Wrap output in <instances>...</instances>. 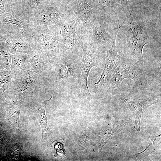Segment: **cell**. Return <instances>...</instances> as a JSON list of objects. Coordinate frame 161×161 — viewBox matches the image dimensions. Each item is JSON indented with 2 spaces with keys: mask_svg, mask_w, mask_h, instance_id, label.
<instances>
[{
  "mask_svg": "<svg viewBox=\"0 0 161 161\" xmlns=\"http://www.w3.org/2000/svg\"><path fill=\"white\" fill-rule=\"evenodd\" d=\"M61 26L55 25L36 28L26 25L25 28L27 33L41 45L52 65L60 60L59 47L63 40Z\"/></svg>",
  "mask_w": 161,
  "mask_h": 161,
  "instance_id": "cell-1",
  "label": "cell"
},
{
  "mask_svg": "<svg viewBox=\"0 0 161 161\" xmlns=\"http://www.w3.org/2000/svg\"><path fill=\"white\" fill-rule=\"evenodd\" d=\"M70 15L67 6L61 4H41L27 18L26 25L36 28L61 25Z\"/></svg>",
  "mask_w": 161,
  "mask_h": 161,
  "instance_id": "cell-2",
  "label": "cell"
},
{
  "mask_svg": "<svg viewBox=\"0 0 161 161\" xmlns=\"http://www.w3.org/2000/svg\"><path fill=\"white\" fill-rule=\"evenodd\" d=\"M67 7L78 24L79 35H85L93 23L100 18L93 0H75Z\"/></svg>",
  "mask_w": 161,
  "mask_h": 161,
  "instance_id": "cell-3",
  "label": "cell"
},
{
  "mask_svg": "<svg viewBox=\"0 0 161 161\" xmlns=\"http://www.w3.org/2000/svg\"><path fill=\"white\" fill-rule=\"evenodd\" d=\"M1 45L11 54L16 53H30L38 43L25 29L16 32L8 30L1 35Z\"/></svg>",
  "mask_w": 161,
  "mask_h": 161,
  "instance_id": "cell-4",
  "label": "cell"
},
{
  "mask_svg": "<svg viewBox=\"0 0 161 161\" xmlns=\"http://www.w3.org/2000/svg\"><path fill=\"white\" fill-rule=\"evenodd\" d=\"M78 41L82 51V58L80 66L81 72L80 83L83 89L90 94L87 84L88 78L91 69L97 67L100 60L98 48L85 37L79 35Z\"/></svg>",
  "mask_w": 161,
  "mask_h": 161,
  "instance_id": "cell-5",
  "label": "cell"
},
{
  "mask_svg": "<svg viewBox=\"0 0 161 161\" xmlns=\"http://www.w3.org/2000/svg\"><path fill=\"white\" fill-rule=\"evenodd\" d=\"M112 22L99 18L92 24L86 34L83 36L98 48L111 47L121 26L114 33Z\"/></svg>",
  "mask_w": 161,
  "mask_h": 161,
  "instance_id": "cell-6",
  "label": "cell"
},
{
  "mask_svg": "<svg viewBox=\"0 0 161 161\" xmlns=\"http://www.w3.org/2000/svg\"><path fill=\"white\" fill-rule=\"evenodd\" d=\"M44 77L31 70L18 75L15 90L16 99L23 100L29 97H35L42 88Z\"/></svg>",
  "mask_w": 161,
  "mask_h": 161,
  "instance_id": "cell-7",
  "label": "cell"
},
{
  "mask_svg": "<svg viewBox=\"0 0 161 161\" xmlns=\"http://www.w3.org/2000/svg\"><path fill=\"white\" fill-rule=\"evenodd\" d=\"M28 60L30 70L38 75L45 77L51 72L52 64L38 42L32 51L28 54Z\"/></svg>",
  "mask_w": 161,
  "mask_h": 161,
  "instance_id": "cell-8",
  "label": "cell"
},
{
  "mask_svg": "<svg viewBox=\"0 0 161 161\" xmlns=\"http://www.w3.org/2000/svg\"><path fill=\"white\" fill-rule=\"evenodd\" d=\"M116 37L109 49L107 51L104 69L99 79L94 84L97 88H100L107 86L112 73L122 60L116 50Z\"/></svg>",
  "mask_w": 161,
  "mask_h": 161,
  "instance_id": "cell-9",
  "label": "cell"
},
{
  "mask_svg": "<svg viewBox=\"0 0 161 161\" xmlns=\"http://www.w3.org/2000/svg\"><path fill=\"white\" fill-rule=\"evenodd\" d=\"M159 99L154 96L136 99H126L124 100L126 106L132 112L135 120L134 128L140 131V121L144 112L148 108L158 102Z\"/></svg>",
  "mask_w": 161,
  "mask_h": 161,
  "instance_id": "cell-10",
  "label": "cell"
},
{
  "mask_svg": "<svg viewBox=\"0 0 161 161\" xmlns=\"http://www.w3.org/2000/svg\"><path fill=\"white\" fill-rule=\"evenodd\" d=\"M131 24L132 32V43L134 48V53L137 62L143 66L144 64L143 49L148 41L144 33L138 25L132 16Z\"/></svg>",
  "mask_w": 161,
  "mask_h": 161,
  "instance_id": "cell-11",
  "label": "cell"
},
{
  "mask_svg": "<svg viewBox=\"0 0 161 161\" xmlns=\"http://www.w3.org/2000/svg\"><path fill=\"white\" fill-rule=\"evenodd\" d=\"M18 75L10 70L0 69V96L15 97Z\"/></svg>",
  "mask_w": 161,
  "mask_h": 161,
  "instance_id": "cell-12",
  "label": "cell"
},
{
  "mask_svg": "<svg viewBox=\"0 0 161 161\" xmlns=\"http://www.w3.org/2000/svg\"><path fill=\"white\" fill-rule=\"evenodd\" d=\"M48 100L42 101L37 97H33V106L35 110L37 118L40 125L42 130L41 141L45 142L47 140L49 129L47 123V117L46 114V109L47 103L52 99L54 92Z\"/></svg>",
  "mask_w": 161,
  "mask_h": 161,
  "instance_id": "cell-13",
  "label": "cell"
},
{
  "mask_svg": "<svg viewBox=\"0 0 161 161\" xmlns=\"http://www.w3.org/2000/svg\"><path fill=\"white\" fill-rule=\"evenodd\" d=\"M126 78H131L139 86H142L145 76L142 66L137 62L122 59L121 62Z\"/></svg>",
  "mask_w": 161,
  "mask_h": 161,
  "instance_id": "cell-14",
  "label": "cell"
},
{
  "mask_svg": "<svg viewBox=\"0 0 161 161\" xmlns=\"http://www.w3.org/2000/svg\"><path fill=\"white\" fill-rule=\"evenodd\" d=\"M72 53L68 56L60 58L58 62L59 64L55 75L59 79L66 80L74 75L75 65L72 59Z\"/></svg>",
  "mask_w": 161,
  "mask_h": 161,
  "instance_id": "cell-15",
  "label": "cell"
},
{
  "mask_svg": "<svg viewBox=\"0 0 161 161\" xmlns=\"http://www.w3.org/2000/svg\"><path fill=\"white\" fill-rule=\"evenodd\" d=\"M23 104V100H17L9 104L7 108L11 126L13 129L20 131H23L20 120V111Z\"/></svg>",
  "mask_w": 161,
  "mask_h": 161,
  "instance_id": "cell-16",
  "label": "cell"
},
{
  "mask_svg": "<svg viewBox=\"0 0 161 161\" xmlns=\"http://www.w3.org/2000/svg\"><path fill=\"white\" fill-rule=\"evenodd\" d=\"M12 63L10 69L18 75L30 70L28 60V54L16 53L12 54Z\"/></svg>",
  "mask_w": 161,
  "mask_h": 161,
  "instance_id": "cell-17",
  "label": "cell"
},
{
  "mask_svg": "<svg viewBox=\"0 0 161 161\" xmlns=\"http://www.w3.org/2000/svg\"><path fill=\"white\" fill-rule=\"evenodd\" d=\"M61 32L63 39L78 37L80 35L79 27L76 21L71 15L61 25Z\"/></svg>",
  "mask_w": 161,
  "mask_h": 161,
  "instance_id": "cell-18",
  "label": "cell"
},
{
  "mask_svg": "<svg viewBox=\"0 0 161 161\" xmlns=\"http://www.w3.org/2000/svg\"><path fill=\"white\" fill-rule=\"evenodd\" d=\"M125 126L123 121H117L110 124L108 128L104 131L100 137L99 142L101 148L107 143L113 137L123 129Z\"/></svg>",
  "mask_w": 161,
  "mask_h": 161,
  "instance_id": "cell-19",
  "label": "cell"
},
{
  "mask_svg": "<svg viewBox=\"0 0 161 161\" xmlns=\"http://www.w3.org/2000/svg\"><path fill=\"white\" fill-rule=\"evenodd\" d=\"M10 24L16 25L21 30H23L26 25V22L21 20L13 10L0 15V29Z\"/></svg>",
  "mask_w": 161,
  "mask_h": 161,
  "instance_id": "cell-20",
  "label": "cell"
},
{
  "mask_svg": "<svg viewBox=\"0 0 161 161\" xmlns=\"http://www.w3.org/2000/svg\"><path fill=\"white\" fill-rule=\"evenodd\" d=\"M78 38L79 36L77 38L63 39L59 47L60 58L68 56L72 53L78 42Z\"/></svg>",
  "mask_w": 161,
  "mask_h": 161,
  "instance_id": "cell-21",
  "label": "cell"
},
{
  "mask_svg": "<svg viewBox=\"0 0 161 161\" xmlns=\"http://www.w3.org/2000/svg\"><path fill=\"white\" fill-rule=\"evenodd\" d=\"M121 62L112 73L107 87L116 88L123 80L126 78Z\"/></svg>",
  "mask_w": 161,
  "mask_h": 161,
  "instance_id": "cell-22",
  "label": "cell"
},
{
  "mask_svg": "<svg viewBox=\"0 0 161 161\" xmlns=\"http://www.w3.org/2000/svg\"><path fill=\"white\" fill-rule=\"evenodd\" d=\"M12 54L2 45L0 46V69L10 70Z\"/></svg>",
  "mask_w": 161,
  "mask_h": 161,
  "instance_id": "cell-23",
  "label": "cell"
},
{
  "mask_svg": "<svg viewBox=\"0 0 161 161\" xmlns=\"http://www.w3.org/2000/svg\"><path fill=\"white\" fill-rule=\"evenodd\" d=\"M46 0H25L23 9V14L27 18L41 3Z\"/></svg>",
  "mask_w": 161,
  "mask_h": 161,
  "instance_id": "cell-24",
  "label": "cell"
},
{
  "mask_svg": "<svg viewBox=\"0 0 161 161\" xmlns=\"http://www.w3.org/2000/svg\"><path fill=\"white\" fill-rule=\"evenodd\" d=\"M160 135L151 137L148 146L143 151L137 154L136 155V157L139 159L144 158L148 157L152 153L155 152L156 151L154 146V143L157 138Z\"/></svg>",
  "mask_w": 161,
  "mask_h": 161,
  "instance_id": "cell-25",
  "label": "cell"
},
{
  "mask_svg": "<svg viewBox=\"0 0 161 161\" xmlns=\"http://www.w3.org/2000/svg\"><path fill=\"white\" fill-rule=\"evenodd\" d=\"M7 0H0V15L6 12L5 4Z\"/></svg>",
  "mask_w": 161,
  "mask_h": 161,
  "instance_id": "cell-26",
  "label": "cell"
},
{
  "mask_svg": "<svg viewBox=\"0 0 161 161\" xmlns=\"http://www.w3.org/2000/svg\"><path fill=\"white\" fill-rule=\"evenodd\" d=\"M87 139V137L85 135L83 136L80 139V142L81 143L85 141Z\"/></svg>",
  "mask_w": 161,
  "mask_h": 161,
  "instance_id": "cell-27",
  "label": "cell"
},
{
  "mask_svg": "<svg viewBox=\"0 0 161 161\" xmlns=\"http://www.w3.org/2000/svg\"><path fill=\"white\" fill-rule=\"evenodd\" d=\"M2 33L1 30L0 29V46L1 45V35H2Z\"/></svg>",
  "mask_w": 161,
  "mask_h": 161,
  "instance_id": "cell-28",
  "label": "cell"
},
{
  "mask_svg": "<svg viewBox=\"0 0 161 161\" xmlns=\"http://www.w3.org/2000/svg\"><path fill=\"white\" fill-rule=\"evenodd\" d=\"M24 0L25 1V0Z\"/></svg>",
  "mask_w": 161,
  "mask_h": 161,
  "instance_id": "cell-29",
  "label": "cell"
}]
</instances>
